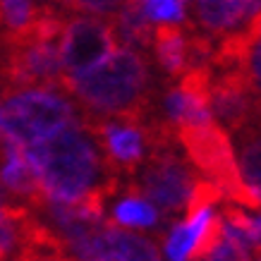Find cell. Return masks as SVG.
<instances>
[{
	"label": "cell",
	"instance_id": "obj_1",
	"mask_svg": "<svg viewBox=\"0 0 261 261\" xmlns=\"http://www.w3.org/2000/svg\"><path fill=\"white\" fill-rule=\"evenodd\" d=\"M24 156L36 175L41 197L50 204H80L111 192L96 142L77 122L48 142L27 146Z\"/></svg>",
	"mask_w": 261,
	"mask_h": 261
},
{
	"label": "cell",
	"instance_id": "obj_2",
	"mask_svg": "<svg viewBox=\"0 0 261 261\" xmlns=\"http://www.w3.org/2000/svg\"><path fill=\"white\" fill-rule=\"evenodd\" d=\"M63 87L70 89L89 108L108 115L132 113L146 87V65L132 48H115L96 67L82 74H65Z\"/></svg>",
	"mask_w": 261,
	"mask_h": 261
},
{
	"label": "cell",
	"instance_id": "obj_3",
	"mask_svg": "<svg viewBox=\"0 0 261 261\" xmlns=\"http://www.w3.org/2000/svg\"><path fill=\"white\" fill-rule=\"evenodd\" d=\"M65 24L53 10H43L39 22L22 36L3 39V82L12 87L41 84L56 87L63 84V58H60V36Z\"/></svg>",
	"mask_w": 261,
	"mask_h": 261
},
{
	"label": "cell",
	"instance_id": "obj_4",
	"mask_svg": "<svg viewBox=\"0 0 261 261\" xmlns=\"http://www.w3.org/2000/svg\"><path fill=\"white\" fill-rule=\"evenodd\" d=\"M74 125V108L65 96L50 89H22L3 103L0 127L5 139L17 146L48 142Z\"/></svg>",
	"mask_w": 261,
	"mask_h": 261
},
{
	"label": "cell",
	"instance_id": "obj_5",
	"mask_svg": "<svg viewBox=\"0 0 261 261\" xmlns=\"http://www.w3.org/2000/svg\"><path fill=\"white\" fill-rule=\"evenodd\" d=\"M180 142L194 166L204 173V180L218 187L223 199L249 208H261V194L245 182L232 144L221 127L214 122L201 127H182Z\"/></svg>",
	"mask_w": 261,
	"mask_h": 261
},
{
	"label": "cell",
	"instance_id": "obj_6",
	"mask_svg": "<svg viewBox=\"0 0 261 261\" xmlns=\"http://www.w3.org/2000/svg\"><path fill=\"white\" fill-rule=\"evenodd\" d=\"M115 50V36L106 22L96 17H77L65 24L60 36V58L67 74H82L103 63Z\"/></svg>",
	"mask_w": 261,
	"mask_h": 261
},
{
	"label": "cell",
	"instance_id": "obj_7",
	"mask_svg": "<svg viewBox=\"0 0 261 261\" xmlns=\"http://www.w3.org/2000/svg\"><path fill=\"white\" fill-rule=\"evenodd\" d=\"M77 261H161L156 247L129 230L103 225L70 245Z\"/></svg>",
	"mask_w": 261,
	"mask_h": 261
},
{
	"label": "cell",
	"instance_id": "obj_8",
	"mask_svg": "<svg viewBox=\"0 0 261 261\" xmlns=\"http://www.w3.org/2000/svg\"><path fill=\"white\" fill-rule=\"evenodd\" d=\"M139 187L163 211H182L190 204L194 177L182 161L173 156H159L142 173Z\"/></svg>",
	"mask_w": 261,
	"mask_h": 261
},
{
	"label": "cell",
	"instance_id": "obj_9",
	"mask_svg": "<svg viewBox=\"0 0 261 261\" xmlns=\"http://www.w3.org/2000/svg\"><path fill=\"white\" fill-rule=\"evenodd\" d=\"M211 74L204 67L185 72L180 84L168 94L166 111L175 125L182 127H201L211 122Z\"/></svg>",
	"mask_w": 261,
	"mask_h": 261
},
{
	"label": "cell",
	"instance_id": "obj_10",
	"mask_svg": "<svg viewBox=\"0 0 261 261\" xmlns=\"http://www.w3.org/2000/svg\"><path fill=\"white\" fill-rule=\"evenodd\" d=\"M96 132L115 163L135 166L144 159V132L135 120H111L96 127Z\"/></svg>",
	"mask_w": 261,
	"mask_h": 261
},
{
	"label": "cell",
	"instance_id": "obj_11",
	"mask_svg": "<svg viewBox=\"0 0 261 261\" xmlns=\"http://www.w3.org/2000/svg\"><path fill=\"white\" fill-rule=\"evenodd\" d=\"M39 221L19 206H0V259L17 261Z\"/></svg>",
	"mask_w": 261,
	"mask_h": 261
},
{
	"label": "cell",
	"instance_id": "obj_12",
	"mask_svg": "<svg viewBox=\"0 0 261 261\" xmlns=\"http://www.w3.org/2000/svg\"><path fill=\"white\" fill-rule=\"evenodd\" d=\"M0 185L8 192H12L15 197L34 199V201L41 199L39 182L24 156V146L5 142V163L0 166Z\"/></svg>",
	"mask_w": 261,
	"mask_h": 261
},
{
	"label": "cell",
	"instance_id": "obj_13",
	"mask_svg": "<svg viewBox=\"0 0 261 261\" xmlns=\"http://www.w3.org/2000/svg\"><path fill=\"white\" fill-rule=\"evenodd\" d=\"M261 10V3H249V0H201L197 3V17L211 32L230 29L238 22L252 19Z\"/></svg>",
	"mask_w": 261,
	"mask_h": 261
},
{
	"label": "cell",
	"instance_id": "obj_14",
	"mask_svg": "<svg viewBox=\"0 0 261 261\" xmlns=\"http://www.w3.org/2000/svg\"><path fill=\"white\" fill-rule=\"evenodd\" d=\"M153 48L159 63L163 65V70L170 74H182L187 67V56H190V43L185 39V32L180 27H159L153 34Z\"/></svg>",
	"mask_w": 261,
	"mask_h": 261
},
{
	"label": "cell",
	"instance_id": "obj_15",
	"mask_svg": "<svg viewBox=\"0 0 261 261\" xmlns=\"http://www.w3.org/2000/svg\"><path fill=\"white\" fill-rule=\"evenodd\" d=\"M43 10L36 8L34 3H17V0H5L0 3V24H5L8 34L5 36H22L39 22Z\"/></svg>",
	"mask_w": 261,
	"mask_h": 261
},
{
	"label": "cell",
	"instance_id": "obj_16",
	"mask_svg": "<svg viewBox=\"0 0 261 261\" xmlns=\"http://www.w3.org/2000/svg\"><path fill=\"white\" fill-rule=\"evenodd\" d=\"M113 218L120 225L127 228H151L159 221V211L151 201H144L139 197H127L113 208Z\"/></svg>",
	"mask_w": 261,
	"mask_h": 261
},
{
	"label": "cell",
	"instance_id": "obj_17",
	"mask_svg": "<svg viewBox=\"0 0 261 261\" xmlns=\"http://www.w3.org/2000/svg\"><path fill=\"white\" fill-rule=\"evenodd\" d=\"M118 32L120 36L127 41V43H146L151 36V29H149V19L144 15L142 10V3H129V5H122L118 10Z\"/></svg>",
	"mask_w": 261,
	"mask_h": 261
},
{
	"label": "cell",
	"instance_id": "obj_18",
	"mask_svg": "<svg viewBox=\"0 0 261 261\" xmlns=\"http://www.w3.org/2000/svg\"><path fill=\"white\" fill-rule=\"evenodd\" d=\"M240 173L245 177V182L261 194V137L247 142L245 151H242V159L238 161Z\"/></svg>",
	"mask_w": 261,
	"mask_h": 261
},
{
	"label": "cell",
	"instance_id": "obj_19",
	"mask_svg": "<svg viewBox=\"0 0 261 261\" xmlns=\"http://www.w3.org/2000/svg\"><path fill=\"white\" fill-rule=\"evenodd\" d=\"M142 10L149 22H182L185 19V5L177 0H149L142 3Z\"/></svg>",
	"mask_w": 261,
	"mask_h": 261
},
{
	"label": "cell",
	"instance_id": "obj_20",
	"mask_svg": "<svg viewBox=\"0 0 261 261\" xmlns=\"http://www.w3.org/2000/svg\"><path fill=\"white\" fill-rule=\"evenodd\" d=\"M192 261H249V252L223 232V238L218 240L208 252L197 256V259H192Z\"/></svg>",
	"mask_w": 261,
	"mask_h": 261
},
{
	"label": "cell",
	"instance_id": "obj_21",
	"mask_svg": "<svg viewBox=\"0 0 261 261\" xmlns=\"http://www.w3.org/2000/svg\"><path fill=\"white\" fill-rule=\"evenodd\" d=\"M242 36H245V34H242ZM245 41H247V50H245L247 74L252 77L254 87L259 89V94H261V39L249 41L245 36Z\"/></svg>",
	"mask_w": 261,
	"mask_h": 261
},
{
	"label": "cell",
	"instance_id": "obj_22",
	"mask_svg": "<svg viewBox=\"0 0 261 261\" xmlns=\"http://www.w3.org/2000/svg\"><path fill=\"white\" fill-rule=\"evenodd\" d=\"M254 228H256V240H259L261 247V216H254Z\"/></svg>",
	"mask_w": 261,
	"mask_h": 261
},
{
	"label": "cell",
	"instance_id": "obj_23",
	"mask_svg": "<svg viewBox=\"0 0 261 261\" xmlns=\"http://www.w3.org/2000/svg\"><path fill=\"white\" fill-rule=\"evenodd\" d=\"M0 206H8L5 204V192H3V185H0Z\"/></svg>",
	"mask_w": 261,
	"mask_h": 261
},
{
	"label": "cell",
	"instance_id": "obj_24",
	"mask_svg": "<svg viewBox=\"0 0 261 261\" xmlns=\"http://www.w3.org/2000/svg\"><path fill=\"white\" fill-rule=\"evenodd\" d=\"M0 113H3V103H0ZM0 132H3V127H0Z\"/></svg>",
	"mask_w": 261,
	"mask_h": 261
},
{
	"label": "cell",
	"instance_id": "obj_25",
	"mask_svg": "<svg viewBox=\"0 0 261 261\" xmlns=\"http://www.w3.org/2000/svg\"><path fill=\"white\" fill-rule=\"evenodd\" d=\"M256 261H261V254H259V259H256Z\"/></svg>",
	"mask_w": 261,
	"mask_h": 261
}]
</instances>
